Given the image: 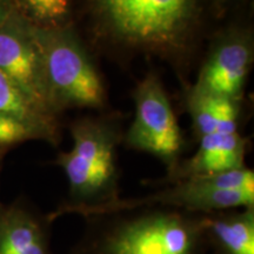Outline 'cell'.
I'll use <instances>...</instances> for the list:
<instances>
[{"label":"cell","instance_id":"6da1fadb","mask_svg":"<svg viewBox=\"0 0 254 254\" xmlns=\"http://www.w3.org/2000/svg\"><path fill=\"white\" fill-rule=\"evenodd\" d=\"M73 254H213L206 214L155 209L92 232Z\"/></svg>","mask_w":254,"mask_h":254},{"label":"cell","instance_id":"7a4b0ae2","mask_svg":"<svg viewBox=\"0 0 254 254\" xmlns=\"http://www.w3.org/2000/svg\"><path fill=\"white\" fill-rule=\"evenodd\" d=\"M71 133L72 150L56 160L67 178L69 199L47 215L51 221L67 213L84 217L91 209L119 199L116 132L106 124L82 120L73 125Z\"/></svg>","mask_w":254,"mask_h":254},{"label":"cell","instance_id":"3957f363","mask_svg":"<svg viewBox=\"0 0 254 254\" xmlns=\"http://www.w3.org/2000/svg\"><path fill=\"white\" fill-rule=\"evenodd\" d=\"M157 205L198 214L253 207L254 172L244 167L214 176L179 180L172 183L166 189L144 198H119L111 204L91 209L84 214V217L110 215Z\"/></svg>","mask_w":254,"mask_h":254},{"label":"cell","instance_id":"277c9868","mask_svg":"<svg viewBox=\"0 0 254 254\" xmlns=\"http://www.w3.org/2000/svg\"><path fill=\"white\" fill-rule=\"evenodd\" d=\"M97 13L127 44L166 50L182 44L192 26L195 0H93Z\"/></svg>","mask_w":254,"mask_h":254},{"label":"cell","instance_id":"5b68a950","mask_svg":"<svg viewBox=\"0 0 254 254\" xmlns=\"http://www.w3.org/2000/svg\"><path fill=\"white\" fill-rule=\"evenodd\" d=\"M38 37L55 113L69 107L103 106V81L74 32L64 26H38Z\"/></svg>","mask_w":254,"mask_h":254},{"label":"cell","instance_id":"8992f818","mask_svg":"<svg viewBox=\"0 0 254 254\" xmlns=\"http://www.w3.org/2000/svg\"><path fill=\"white\" fill-rule=\"evenodd\" d=\"M135 116L126 145L160 159L168 172L180 161L183 136L166 92L159 79L147 75L134 91Z\"/></svg>","mask_w":254,"mask_h":254},{"label":"cell","instance_id":"52a82bcc","mask_svg":"<svg viewBox=\"0 0 254 254\" xmlns=\"http://www.w3.org/2000/svg\"><path fill=\"white\" fill-rule=\"evenodd\" d=\"M0 72L11 79L38 110L55 117L38 26L14 9L0 25Z\"/></svg>","mask_w":254,"mask_h":254},{"label":"cell","instance_id":"ba28073f","mask_svg":"<svg viewBox=\"0 0 254 254\" xmlns=\"http://www.w3.org/2000/svg\"><path fill=\"white\" fill-rule=\"evenodd\" d=\"M252 58V43L249 36L228 34L214 46L193 87L215 97L239 101Z\"/></svg>","mask_w":254,"mask_h":254},{"label":"cell","instance_id":"9c48e42d","mask_svg":"<svg viewBox=\"0 0 254 254\" xmlns=\"http://www.w3.org/2000/svg\"><path fill=\"white\" fill-rule=\"evenodd\" d=\"M247 141L238 132L200 136L198 150L190 159L179 161L167 173L165 182L172 184L179 180L195 177H208L214 174L240 170L245 166Z\"/></svg>","mask_w":254,"mask_h":254},{"label":"cell","instance_id":"30bf717a","mask_svg":"<svg viewBox=\"0 0 254 254\" xmlns=\"http://www.w3.org/2000/svg\"><path fill=\"white\" fill-rule=\"evenodd\" d=\"M51 222L23 204L0 205V254H52Z\"/></svg>","mask_w":254,"mask_h":254},{"label":"cell","instance_id":"8fae6325","mask_svg":"<svg viewBox=\"0 0 254 254\" xmlns=\"http://www.w3.org/2000/svg\"><path fill=\"white\" fill-rule=\"evenodd\" d=\"M213 254H254V206L206 214Z\"/></svg>","mask_w":254,"mask_h":254},{"label":"cell","instance_id":"7c38bea8","mask_svg":"<svg viewBox=\"0 0 254 254\" xmlns=\"http://www.w3.org/2000/svg\"><path fill=\"white\" fill-rule=\"evenodd\" d=\"M0 113L14 117L45 131L55 140L58 139L56 131L55 117L47 116L38 110L11 79L0 72Z\"/></svg>","mask_w":254,"mask_h":254},{"label":"cell","instance_id":"4fadbf2b","mask_svg":"<svg viewBox=\"0 0 254 254\" xmlns=\"http://www.w3.org/2000/svg\"><path fill=\"white\" fill-rule=\"evenodd\" d=\"M23 17L39 27H59L67 18L69 0H17Z\"/></svg>","mask_w":254,"mask_h":254},{"label":"cell","instance_id":"5bb4252c","mask_svg":"<svg viewBox=\"0 0 254 254\" xmlns=\"http://www.w3.org/2000/svg\"><path fill=\"white\" fill-rule=\"evenodd\" d=\"M219 97L193 87L189 95V109L199 136L217 131V105Z\"/></svg>","mask_w":254,"mask_h":254},{"label":"cell","instance_id":"9a60e30c","mask_svg":"<svg viewBox=\"0 0 254 254\" xmlns=\"http://www.w3.org/2000/svg\"><path fill=\"white\" fill-rule=\"evenodd\" d=\"M33 139H43L55 144V140L39 127L0 113V150Z\"/></svg>","mask_w":254,"mask_h":254},{"label":"cell","instance_id":"2e32d148","mask_svg":"<svg viewBox=\"0 0 254 254\" xmlns=\"http://www.w3.org/2000/svg\"><path fill=\"white\" fill-rule=\"evenodd\" d=\"M238 116H239V101L219 97L217 105V131L215 133L228 134V133L238 132Z\"/></svg>","mask_w":254,"mask_h":254},{"label":"cell","instance_id":"e0dca14e","mask_svg":"<svg viewBox=\"0 0 254 254\" xmlns=\"http://www.w3.org/2000/svg\"><path fill=\"white\" fill-rule=\"evenodd\" d=\"M12 8L9 7L6 0H0V25L4 23V20L11 13Z\"/></svg>","mask_w":254,"mask_h":254},{"label":"cell","instance_id":"ac0fdd59","mask_svg":"<svg viewBox=\"0 0 254 254\" xmlns=\"http://www.w3.org/2000/svg\"><path fill=\"white\" fill-rule=\"evenodd\" d=\"M4 153H5V150H0V166H1V161H2V158H4Z\"/></svg>","mask_w":254,"mask_h":254},{"label":"cell","instance_id":"d6986e66","mask_svg":"<svg viewBox=\"0 0 254 254\" xmlns=\"http://www.w3.org/2000/svg\"><path fill=\"white\" fill-rule=\"evenodd\" d=\"M217 1L219 2V4H225V2L230 1V0H217Z\"/></svg>","mask_w":254,"mask_h":254}]
</instances>
